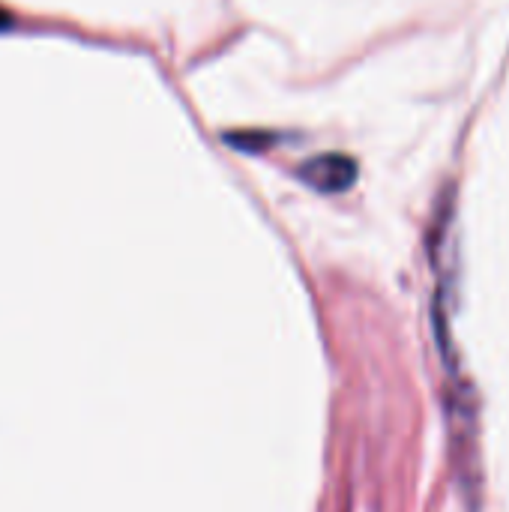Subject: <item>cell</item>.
Here are the masks:
<instances>
[{"label":"cell","instance_id":"cell-1","mask_svg":"<svg viewBox=\"0 0 509 512\" xmlns=\"http://www.w3.org/2000/svg\"><path fill=\"white\" fill-rule=\"evenodd\" d=\"M297 177L318 189V192H345L357 183V162L345 153H321L315 159H306L297 171Z\"/></svg>","mask_w":509,"mask_h":512},{"label":"cell","instance_id":"cell-2","mask_svg":"<svg viewBox=\"0 0 509 512\" xmlns=\"http://www.w3.org/2000/svg\"><path fill=\"white\" fill-rule=\"evenodd\" d=\"M9 24H12L9 12H6V9H0V30H3V27H9Z\"/></svg>","mask_w":509,"mask_h":512}]
</instances>
